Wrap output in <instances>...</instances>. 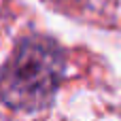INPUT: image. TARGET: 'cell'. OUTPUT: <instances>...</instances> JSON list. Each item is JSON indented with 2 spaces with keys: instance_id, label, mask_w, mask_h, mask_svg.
<instances>
[{
  "instance_id": "cell-1",
  "label": "cell",
  "mask_w": 121,
  "mask_h": 121,
  "mask_svg": "<svg viewBox=\"0 0 121 121\" xmlns=\"http://www.w3.org/2000/svg\"><path fill=\"white\" fill-rule=\"evenodd\" d=\"M64 72V49L53 38L28 36L0 68V102L17 113H38L55 100Z\"/></svg>"
}]
</instances>
